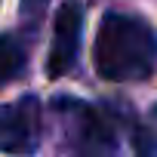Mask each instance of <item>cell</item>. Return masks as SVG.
<instances>
[{
	"instance_id": "1",
	"label": "cell",
	"mask_w": 157,
	"mask_h": 157,
	"mask_svg": "<svg viewBox=\"0 0 157 157\" xmlns=\"http://www.w3.org/2000/svg\"><path fill=\"white\" fill-rule=\"evenodd\" d=\"M96 71L111 83H136L157 71V34L129 13H105L96 34Z\"/></svg>"
},
{
	"instance_id": "2",
	"label": "cell",
	"mask_w": 157,
	"mask_h": 157,
	"mask_svg": "<svg viewBox=\"0 0 157 157\" xmlns=\"http://www.w3.org/2000/svg\"><path fill=\"white\" fill-rule=\"evenodd\" d=\"M52 114L59 120V139L68 157H120L114 120L102 108L74 96H59L52 99Z\"/></svg>"
},
{
	"instance_id": "3",
	"label": "cell",
	"mask_w": 157,
	"mask_h": 157,
	"mask_svg": "<svg viewBox=\"0 0 157 157\" xmlns=\"http://www.w3.org/2000/svg\"><path fill=\"white\" fill-rule=\"evenodd\" d=\"M43 108L37 96H22L10 105H0V151L28 157L40 148Z\"/></svg>"
},
{
	"instance_id": "4",
	"label": "cell",
	"mask_w": 157,
	"mask_h": 157,
	"mask_svg": "<svg viewBox=\"0 0 157 157\" xmlns=\"http://www.w3.org/2000/svg\"><path fill=\"white\" fill-rule=\"evenodd\" d=\"M80 34H83V3L80 0H65L56 13L52 25V46L46 56V74L65 77L77 65V52H80Z\"/></svg>"
},
{
	"instance_id": "5",
	"label": "cell",
	"mask_w": 157,
	"mask_h": 157,
	"mask_svg": "<svg viewBox=\"0 0 157 157\" xmlns=\"http://www.w3.org/2000/svg\"><path fill=\"white\" fill-rule=\"evenodd\" d=\"M28 65V46L19 34H0V86L22 77Z\"/></svg>"
},
{
	"instance_id": "6",
	"label": "cell",
	"mask_w": 157,
	"mask_h": 157,
	"mask_svg": "<svg viewBox=\"0 0 157 157\" xmlns=\"http://www.w3.org/2000/svg\"><path fill=\"white\" fill-rule=\"evenodd\" d=\"M132 142H136V157H157V136L148 126H139Z\"/></svg>"
},
{
	"instance_id": "7",
	"label": "cell",
	"mask_w": 157,
	"mask_h": 157,
	"mask_svg": "<svg viewBox=\"0 0 157 157\" xmlns=\"http://www.w3.org/2000/svg\"><path fill=\"white\" fill-rule=\"evenodd\" d=\"M43 10H46V0H22V22L31 34L37 31V25L43 19Z\"/></svg>"
}]
</instances>
